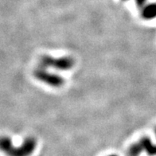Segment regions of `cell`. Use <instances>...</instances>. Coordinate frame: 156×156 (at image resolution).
Instances as JSON below:
<instances>
[{"mask_svg": "<svg viewBox=\"0 0 156 156\" xmlns=\"http://www.w3.org/2000/svg\"><path fill=\"white\" fill-rule=\"evenodd\" d=\"M140 144L142 145L144 151L147 152V154L149 156L156 155V145L151 143V140L148 137L143 138L140 141Z\"/></svg>", "mask_w": 156, "mask_h": 156, "instance_id": "4", "label": "cell"}, {"mask_svg": "<svg viewBox=\"0 0 156 156\" xmlns=\"http://www.w3.org/2000/svg\"><path fill=\"white\" fill-rule=\"evenodd\" d=\"M147 0H136V3H137V5L139 6H143L144 5V3L146 2Z\"/></svg>", "mask_w": 156, "mask_h": 156, "instance_id": "7", "label": "cell"}, {"mask_svg": "<svg viewBox=\"0 0 156 156\" xmlns=\"http://www.w3.org/2000/svg\"><path fill=\"white\" fill-rule=\"evenodd\" d=\"M40 66L41 68H54L58 70L71 69L74 66V61L69 57H62L54 58L50 56H42L40 59Z\"/></svg>", "mask_w": 156, "mask_h": 156, "instance_id": "2", "label": "cell"}, {"mask_svg": "<svg viewBox=\"0 0 156 156\" xmlns=\"http://www.w3.org/2000/svg\"><path fill=\"white\" fill-rule=\"evenodd\" d=\"M142 17L145 19H155L156 18V3H151L145 6L142 10Z\"/></svg>", "mask_w": 156, "mask_h": 156, "instance_id": "5", "label": "cell"}, {"mask_svg": "<svg viewBox=\"0 0 156 156\" xmlns=\"http://www.w3.org/2000/svg\"><path fill=\"white\" fill-rule=\"evenodd\" d=\"M143 151H144V148L139 142L137 144H132V146L130 147L128 150V154L129 156H139Z\"/></svg>", "mask_w": 156, "mask_h": 156, "instance_id": "6", "label": "cell"}, {"mask_svg": "<svg viewBox=\"0 0 156 156\" xmlns=\"http://www.w3.org/2000/svg\"><path fill=\"white\" fill-rule=\"evenodd\" d=\"M36 145L37 143L34 138L26 139L19 147L14 146L8 137H2L0 141L1 150L8 156H30L34 151Z\"/></svg>", "mask_w": 156, "mask_h": 156, "instance_id": "1", "label": "cell"}, {"mask_svg": "<svg viewBox=\"0 0 156 156\" xmlns=\"http://www.w3.org/2000/svg\"><path fill=\"white\" fill-rule=\"evenodd\" d=\"M108 156H117V155H115V154H111V155H108Z\"/></svg>", "mask_w": 156, "mask_h": 156, "instance_id": "8", "label": "cell"}, {"mask_svg": "<svg viewBox=\"0 0 156 156\" xmlns=\"http://www.w3.org/2000/svg\"><path fill=\"white\" fill-rule=\"evenodd\" d=\"M34 75L37 80L48 84L49 86L59 88L64 85L65 80L59 75L49 73L45 68H39L34 70Z\"/></svg>", "mask_w": 156, "mask_h": 156, "instance_id": "3", "label": "cell"}]
</instances>
